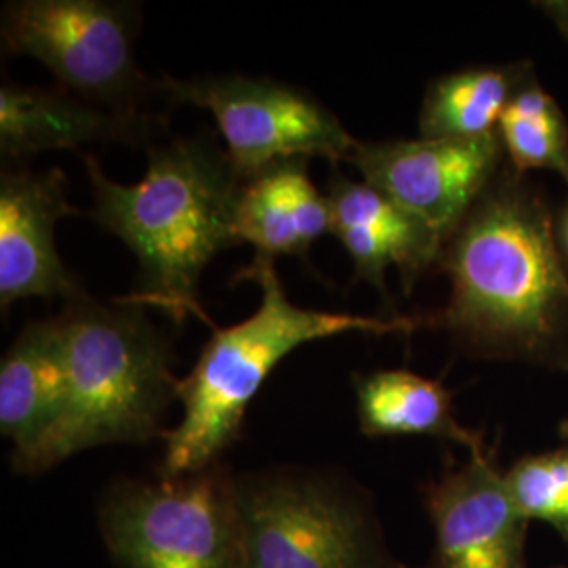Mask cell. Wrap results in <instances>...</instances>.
<instances>
[{
    "instance_id": "11",
    "label": "cell",
    "mask_w": 568,
    "mask_h": 568,
    "mask_svg": "<svg viewBox=\"0 0 568 568\" xmlns=\"http://www.w3.org/2000/svg\"><path fill=\"white\" fill-rule=\"evenodd\" d=\"M61 169H9L0 178V305L20 300H72L82 291L79 276L61 260L55 225L79 215L68 201Z\"/></svg>"
},
{
    "instance_id": "10",
    "label": "cell",
    "mask_w": 568,
    "mask_h": 568,
    "mask_svg": "<svg viewBox=\"0 0 568 568\" xmlns=\"http://www.w3.org/2000/svg\"><path fill=\"white\" fill-rule=\"evenodd\" d=\"M427 509L436 532L432 568H527V520L487 450L469 453L467 464L432 485Z\"/></svg>"
},
{
    "instance_id": "8",
    "label": "cell",
    "mask_w": 568,
    "mask_h": 568,
    "mask_svg": "<svg viewBox=\"0 0 568 568\" xmlns=\"http://www.w3.org/2000/svg\"><path fill=\"white\" fill-rule=\"evenodd\" d=\"M159 82L166 102L190 103L215 116L225 154L243 182L291 159L347 163L358 143L328 108L284 82L243 74L192 81L163 77Z\"/></svg>"
},
{
    "instance_id": "18",
    "label": "cell",
    "mask_w": 568,
    "mask_h": 568,
    "mask_svg": "<svg viewBox=\"0 0 568 568\" xmlns=\"http://www.w3.org/2000/svg\"><path fill=\"white\" fill-rule=\"evenodd\" d=\"M497 135L509 171H554L568 183V122L562 108L530 72L508 103Z\"/></svg>"
},
{
    "instance_id": "19",
    "label": "cell",
    "mask_w": 568,
    "mask_h": 568,
    "mask_svg": "<svg viewBox=\"0 0 568 568\" xmlns=\"http://www.w3.org/2000/svg\"><path fill=\"white\" fill-rule=\"evenodd\" d=\"M506 485L527 523H548L568 541V447L523 457L506 471Z\"/></svg>"
},
{
    "instance_id": "23",
    "label": "cell",
    "mask_w": 568,
    "mask_h": 568,
    "mask_svg": "<svg viewBox=\"0 0 568 568\" xmlns=\"http://www.w3.org/2000/svg\"><path fill=\"white\" fill-rule=\"evenodd\" d=\"M394 568H396V567H394Z\"/></svg>"
},
{
    "instance_id": "5",
    "label": "cell",
    "mask_w": 568,
    "mask_h": 568,
    "mask_svg": "<svg viewBox=\"0 0 568 568\" xmlns=\"http://www.w3.org/2000/svg\"><path fill=\"white\" fill-rule=\"evenodd\" d=\"M2 49L41 61L65 93L110 110L145 112L163 98L135 61L142 11L114 0H18L2 9Z\"/></svg>"
},
{
    "instance_id": "21",
    "label": "cell",
    "mask_w": 568,
    "mask_h": 568,
    "mask_svg": "<svg viewBox=\"0 0 568 568\" xmlns=\"http://www.w3.org/2000/svg\"><path fill=\"white\" fill-rule=\"evenodd\" d=\"M556 239H558V246H560V251H562V257H565V262L568 260V204L565 206V211H562V215H560V222H558V227H556Z\"/></svg>"
},
{
    "instance_id": "17",
    "label": "cell",
    "mask_w": 568,
    "mask_h": 568,
    "mask_svg": "<svg viewBox=\"0 0 568 568\" xmlns=\"http://www.w3.org/2000/svg\"><path fill=\"white\" fill-rule=\"evenodd\" d=\"M530 72L528 63L476 65L429 82L419 114L422 138L474 140L497 133L516 89Z\"/></svg>"
},
{
    "instance_id": "3",
    "label": "cell",
    "mask_w": 568,
    "mask_h": 568,
    "mask_svg": "<svg viewBox=\"0 0 568 568\" xmlns=\"http://www.w3.org/2000/svg\"><path fill=\"white\" fill-rule=\"evenodd\" d=\"M236 281L262 286L257 312L239 325L213 326L199 363L178 384L183 419L166 438L163 478L215 466L241 436L244 413L267 375L293 349L344 333L398 335L424 325L419 318H373L291 304L272 262H251Z\"/></svg>"
},
{
    "instance_id": "6",
    "label": "cell",
    "mask_w": 568,
    "mask_h": 568,
    "mask_svg": "<svg viewBox=\"0 0 568 568\" xmlns=\"http://www.w3.org/2000/svg\"><path fill=\"white\" fill-rule=\"evenodd\" d=\"M102 530L122 568H243L239 488L220 466L119 485Z\"/></svg>"
},
{
    "instance_id": "16",
    "label": "cell",
    "mask_w": 568,
    "mask_h": 568,
    "mask_svg": "<svg viewBox=\"0 0 568 568\" xmlns=\"http://www.w3.org/2000/svg\"><path fill=\"white\" fill-rule=\"evenodd\" d=\"M356 398L366 436H427L485 453L483 436L457 422L453 396L440 382L405 368L375 371L356 379Z\"/></svg>"
},
{
    "instance_id": "12",
    "label": "cell",
    "mask_w": 568,
    "mask_h": 568,
    "mask_svg": "<svg viewBox=\"0 0 568 568\" xmlns=\"http://www.w3.org/2000/svg\"><path fill=\"white\" fill-rule=\"evenodd\" d=\"M331 234L339 239L354 262V281L375 284L387 300L386 272L400 270L406 293L440 265L445 241L384 192L366 182H352L337 169L328 182Z\"/></svg>"
},
{
    "instance_id": "15",
    "label": "cell",
    "mask_w": 568,
    "mask_h": 568,
    "mask_svg": "<svg viewBox=\"0 0 568 568\" xmlns=\"http://www.w3.org/2000/svg\"><path fill=\"white\" fill-rule=\"evenodd\" d=\"M331 232V204L307 175V159L281 161L243 182L236 204V236L255 246V262L281 255L307 260Z\"/></svg>"
},
{
    "instance_id": "20",
    "label": "cell",
    "mask_w": 568,
    "mask_h": 568,
    "mask_svg": "<svg viewBox=\"0 0 568 568\" xmlns=\"http://www.w3.org/2000/svg\"><path fill=\"white\" fill-rule=\"evenodd\" d=\"M537 7H541L554 23L558 26V30L562 32V37L568 41V0H549V2H537Z\"/></svg>"
},
{
    "instance_id": "4",
    "label": "cell",
    "mask_w": 568,
    "mask_h": 568,
    "mask_svg": "<svg viewBox=\"0 0 568 568\" xmlns=\"http://www.w3.org/2000/svg\"><path fill=\"white\" fill-rule=\"evenodd\" d=\"M68 398L44 469L84 448L140 445L161 434L178 398L171 347L145 307L98 304L87 293L65 300L60 314Z\"/></svg>"
},
{
    "instance_id": "9",
    "label": "cell",
    "mask_w": 568,
    "mask_h": 568,
    "mask_svg": "<svg viewBox=\"0 0 568 568\" xmlns=\"http://www.w3.org/2000/svg\"><path fill=\"white\" fill-rule=\"evenodd\" d=\"M504 159L493 133L474 140L358 142L347 163L447 243L499 178Z\"/></svg>"
},
{
    "instance_id": "14",
    "label": "cell",
    "mask_w": 568,
    "mask_h": 568,
    "mask_svg": "<svg viewBox=\"0 0 568 568\" xmlns=\"http://www.w3.org/2000/svg\"><path fill=\"white\" fill-rule=\"evenodd\" d=\"M68 398L60 316L21 328L0 365V432L13 443V464L41 471Z\"/></svg>"
},
{
    "instance_id": "13",
    "label": "cell",
    "mask_w": 568,
    "mask_h": 568,
    "mask_svg": "<svg viewBox=\"0 0 568 568\" xmlns=\"http://www.w3.org/2000/svg\"><path fill=\"white\" fill-rule=\"evenodd\" d=\"M169 129L163 112L103 110L65 91L4 84L0 89V152L7 161L82 143L152 148Z\"/></svg>"
},
{
    "instance_id": "2",
    "label": "cell",
    "mask_w": 568,
    "mask_h": 568,
    "mask_svg": "<svg viewBox=\"0 0 568 568\" xmlns=\"http://www.w3.org/2000/svg\"><path fill=\"white\" fill-rule=\"evenodd\" d=\"M93 190L91 217L119 236L138 262L135 288L121 304L159 307L182 325L204 314L199 284L206 265L236 236V204L243 180L230 156L204 138H178L148 148L140 183L112 182L95 156L82 154Z\"/></svg>"
},
{
    "instance_id": "7",
    "label": "cell",
    "mask_w": 568,
    "mask_h": 568,
    "mask_svg": "<svg viewBox=\"0 0 568 568\" xmlns=\"http://www.w3.org/2000/svg\"><path fill=\"white\" fill-rule=\"evenodd\" d=\"M243 568H394L361 504L314 476L241 480Z\"/></svg>"
},
{
    "instance_id": "22",
    "label": "cell",
    "mask_w": 568,
    "mask_h": 568,
    "mask_svg": "<svg viewBox=\"0 0 568 568\" xmlns=\"http://www.w3.org/2000/svg\"><path fill=\"white\" fill-rule=\"evenodd\" d=\"M560 436L568 440V422H562V424H560Z\"/></svg>"
},
{
    "instance_id": "1",
    "label": "cell",
    "mask_w": 568,
    "mask_h": 568,
    "mask_svg": "<svg viewBox=\"0 0 568 568\" xmlns=\"http://www.w3.org/2000/svg\"><path fill=\"white\" fill-rule=\"evenodd\" d=\"M544 199L504 171L450 234L445 310L422 316L476 358L568 366V274Z\"/></svg>"
}]
</instances>
